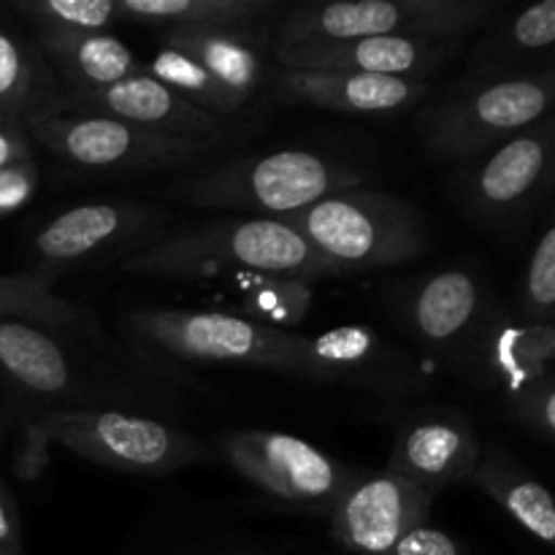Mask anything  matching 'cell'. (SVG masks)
Returning a JSON list of instances; mask_svg holds the SVG:
<instances>
[{
  "instance_id": "cell-1",
  "label": "cell",
  "mask_w": 555,
  "mask_h": 555,
  "mask_svg": "<svg viewBox=\"0 0 555 555\" xmlns=\"http://www.w3.org/2000/svg\"><path fill=\"white\" fill-rule=\"evenodd\" d=\"M122 269L166 280H190L220 269H247L304 285L320 276L339 274V269L331 266L296 228L276 217H225L204 222L130 255Z\"/></svg>"
},
{
  "instance_id": "cell-2",
  "label": "cell",
  "mask_w": 555,
  "mask_h": 555,
  "mask_svg": "<svg viewBox=\"0 0 555 555\" xmlns=\"http://www.w3.org/2000/svg\"><path fill=\"white\" fill-rule=\"evenodd\" d=\"M366 182L361 171L312 150L238 157L177 179L168 193L206 209H242L253 217H285Z\"/></svg>"
},
{
  "instance_id": "cell-3",
  "label": "cell",
  "mask_w": 555,
  "mask_h": 555,
  "mask_svg": "<svg viewBox=\"0 0 555 555\" xmlns=\"http://www.w3.org/2000/svg\"><path fill=\"white\" fill-rule=\"evenodd\" d=\"M276 220L296 228L339 274L410 263L428 242L423 215L410 201L366 188L325 195Z\"/></svg>"
},
{
  "instance_id": "cell-4",
  "label": "cell",
  "mask_w": 555,
  "mask_h": 555,
  "mask_svg": "<svg viewBox=\"0 0 555 555\" xmlns=\"http://www.w3.org/2000/svg\"><path fill=\"white\" fill-rule=\"evenodd\" d=\"M555 70L509 79H469L421 108L423 144L439 160H472L551 114Z\"/></svg>"
},
{
  "instance_id": "cell-5",
  "label": "cell",
  "mask_w": 555,
  "mask_h": 555,
  "mask_svg": "<svg viewBox=\"0 0 555 555\" xmlns=\"http://www.w3.org/2000/svg\"><path fill=\"white\" fill-rule=\"evenodd\" d=\"M493 0H334L296 5L280 22L274 47L356 41V38L412 36L455 38L493 20Z\"/></svg>"
},
{
  "instance_id": "cell-6",
  "label": "cell",
  "mask_w": 555,
  "mask_h": 555,
  "mask_svg": "<svg viewBox=\"0 0 555 555\" xmlns=\"http://www.w3.org/2000/svg\"><path fill=\"white\" fill-rule=\"evenodd\" d=\"M57 442L70 453L128 475H168L206 455L204 444L152 417L114 410H57L27 428L25 461L36 448ZM27 469V466H25Z\"/></svg>"
},
{
  "instance_id": "cell-7",
  "label": "cell",
  "mask_w": 555,
  "mask_h": 555,
  "mask_svg": "<svg viewBox=\"0 0 555 555\" xmlns=\"http://www.w3.org/2000/svg\"><path fill=\"white\" fill-rule=\"evenodd\" d=\"M125 325L135 339L168 356L285 374H296L304 339L258 320L195 309H139Z\"/></svg>"
},
{
  "instance_id": "cell-8",
  "label": "cell",
  "mask_w": 555,
  "mask_h": 555,
  "mask_svg": "<svg viewBox=\"0 0 555 555\" xmlns=\"http://www.w3.org/2000/svg\"><path fill=\"white\" fill-rule=\"evenodd\" d=\"M25 130L30 141L41 144L60 160L103 173L190 166L211 150L201 141L173 139L92 114H49L27 125Z\"/></svg>"
},
{
  "instance_id": "cell-9",
  "label": "cell",
  "mask_w": 555,
  "mask_h": 555,
  "mask_svg": "<svg viewBox=\"0 0 555 555\" xmlns=\"http://www.w3.org/2000/svg\"><path fill=\"white\" fill-rule=\"evenodd\" d=\"M553 146V119L547 114L496 150L472 157V166H464L455 177L461 204L486 225L509 228L551 184Z\"/></svg>"
},
{
  "instance_id": "cell-10",
  "label": "cell",
  "mask_w": 555,
  "mask_h": 555,
  "mask_svg": "<svg viewBox=\"0 0 555 555\" xmlns=\"http://www.w3.org/2000/svg\"><path fill=\"white\" fill-rule=\"evenodd\" d=\"M228 464L271 496L331 513L352 472L304 439L282 431H236L222 442Z\"/></svg>"
},
{
  "instance_id": "cell-11",
  "label": "cell",
  "mask_w": 555,
  "mask_h": 555,
  "mask_svg": "<svg viewBox=\"0 0 555 555\" xmlns=\"http://www.w3.org/2000/svg\"><path fill=\"white\" fill-rule=\"evenodd\" d=\"M434 493L393 472L352 475L331 507V534L358 555H388L396 542L426 524Z\"/></svg>"
},
{
  "instance_id": "cell-12",
  "label": "cell",
  "mask_w": 555,
  "mask_h": 555,
  "mask_svg": "<svg viewBox=\"0 0 555 555\" xmlns=\"http://www.w3.org/2000/svg\"><path fill=\"white\" fill-rule=\"evenodd\" d=\"M455 38L379 36L356 41L307 43V47H274L282 70H325V74H372L396 79L426 81L434 70L461 52Z\"/></svg>"
},
{
  "instance_id": "cell-13",
  "label": "cell",
  "mask_w": 555,
  "mask_h": 555,
  "mask_svg": "<svg viewBox=\"0 0 555 555\" xmlns=\"http://www.w3.org/2000/svg\"><path fill=\"white\" fill-rule=\"evenodd\" d=\"M493 309L491 287L469 269H444L426 276L404 304L412 336L455 361L469 358Z\"/></svg>"
},
{
  "instance_id": "cell-14",
  "label": "cell",
  "mask_w": 555,
  "mask_h": 555,
  "mask_svg": "<svg viewBox=\"0 0 555 555\" xmlns=\"http://www.w3.org/2000/svg\"><path fill=\"white\" fill-rule=\"evenodd\" d=\"M92 114V117L119 119L152 133L173 135V139L201 141L215 146L225 139L228 128L222 119L211 117L204 108L193 106L177 92L168 90L150 74L108 85L103 90L65 92L60 114Z\"/></svg>"
},
{
  "instance_id": "cell-15",
  "label": "cell",
  "mask_w": 555,
  "mask_h": 555,
  "mask_svg": "<svg viewBox=\"0 0 555 555\" xmlns=\"http://www.w3.org/2000/svg\"><path fill=\"white\" fill-rule=\"evenodd\" d=\"M480 437L461 412L410 417L396 434L385 469L437 496L442 488L469 482L480 461Z\"/></svg>"
},
{
  "instance_id": "cell-16",
  "label": "cell",
  "mask_w": 555,
  "mask_h": 555,
  "mask_svg": "<svg viewBox=\"0 0 555 555\" xmlns=\"http://www.w3.org/2000/svg\"><path fill=\"white\" fill-rule=\"evenodd\" d=\"M412 363L366 325H339L320 336H304L296 377L345 383L361 388H406Z\"/></svg>"
},
{
  "instance_id": "cell-17",
  "label": "cell",
  "mask_w": 555,
  "mask_h": 555,
  "mask_svg": "<svg viewBox=\"0 0 555 555\" xmlns=\"http://www.w3.org/2000/svg\"><path fill=\"white\" fill-rule=\"evenodd\" d=\"M553 358V323H526L496 307L482 334L477 336L466 363L480 369L488 383L502 390L507 406H513L537 383L555 374Z\"/></svg>"
},
{
  "instance_id": "cell-18",
  "label": "cell",
  "mask_w": 555,
  "mask_h": 555,
  "mask_svg": "<svg viewBox=\"0 0 555 555\" xmlns=\"http://www.w3.org/2000/svg\"><path fill=\"white\" fill-rule=\"evenodd\" d=\"M152 209L133 204H81L49 220L33 236V253L38 271L52 274L54 269L85 263L125 238L139 236L152 222Z\"/></svg>"
},
{
  "instance_id": "cell-19",
  "label": "cell",
  "mask_w": 555,
  "mask_h": 555,
  "mask_svg": "<svg viewBox=\"0 0 555 555\" xmlns=\"http://www.w3.org/2000/svg\"><path fill=\"white\" fill-rule=\"evenodd\" d=\"M276 87L291 101L339 114H396L417 106L431 92L428 81L372 74L282 70Z\"/></svg>"
},
{
  "instance_id": "cell-20",
  "label": "cell",
  "mask_w": 555,
  "mask_h": 555,
  "mask_svg": "<svg viewBox=\"0 0 555 555\" xmlns=\"http://www.w3.org/2000/svg\"><path fill=\"white\" fill-rule=\"evenodd\" d=\"M163 47L188 54L220 85L244 101L258 92L266 68L269 33L258 27H171L163 33Z\"/></svg>"
},
{
  "instance_id": "cell-21",
  "label": "cell",
  "mask_w": 555,
  "mask_h": 555,
  "mask_svg": "<svg viewBox=\"0 0 555 555\" xmlns=\"http://www.w3.org/2000/svg\"><path fill=\"white\" fill-rule=\"evenodd\" d=\"M36 47L65 92L103 90L146 74L144 63L112 33H38Z\"/></svg>"
},
{
  "instance_id": "cell-22",
  "label": "cell",
  "mask_w": 555,
  "mask_h": 555,
  "mask_svg": "<svg viewBox=\"0 0 555 555\" xmlns=\"http://www.w3.org/2000/svg\"><path fill=\"white\" fill-rule=\"evenodd\" d=\"M555 47V0H540L502 22L472 54L469 79H509L551 70Z\"/></svg>"
},
{
  "instance_id": "cell-23",
  "label": "cell",
  "mask_w": 555,
  "mask_h": 555,
  "mask_svg": "<svg viewBox=\"0 0 555 555\" xmlns=\"http://www.w3.org/2000/svg\"><path fill=\"white\" fill-rule=\"evenodd\" d=\"M0 377L30 396H63L76 385L63 341L52 328L25 320H0Z\"/></svg>"
},
{
  "instance_id": "cell-24",
  "label": "cell",
  "mask_w": 555,
  "mask_h": 555,
  "mask_svg": "<svg viewBox=\"0 0 555 555\" xmlns=\"http://www.w3.org/2000/svg\"><path fill=\"white\" fill-rule=\"evenodd\" d=\"M65 90L36 41L0 27V114L30 125L36 119L60 114Z\"/></svg>"
},
{
  "instance_id": "cell-25",
  "label": "cell",
  "mask_w": 555,
  "mask_h": 555,
  "mask_svg": "<svg viewBox=\"0 0 555 555\" xmlns=\"http://www.w3.org/2000/svg\"><path fill=\"white\" fill-rule=\"evenodd\" d=\"M472 482L542 545H555V507L551 491L504 450L496 448L491 453H480Z\"/></svg>"
},
{
  "instance_id": "cell-26",
  "label": "cell",
  "mask_w": 555,
  "mask_h": 555,
  "mask_svg": "<svg viewBox=\"0 0 555 555\" xmlns=\"http://www.w3.org/2000/svg\"><path fill=\"white\" fill-rule=\"evenodd\" d=\"M280 11L274 0H119V22L171 27H258Z\"/></svg>"
},
{
  "instance_id": "cell-27",
  "label": "cell",
  "mask_w": 555,
  "mask_h": 555,
  "mask_svg": "<svg viewBox=\"0 0 555 555\" xmlns=\"http://www.w3.org/2000/svg\"><path fill=\"white\" fill-rule=\"evenodd\" d=\"M141 63H144V70L152 79H157L168 90L177 92L179 98H184L193 106L204 108V112H209L217 119L233 117V114H238L249 103L233 90H228L225 85H220L193 57H188V54L177 52L171 47H163V43L155 49V54L150 60H141Z\"/></svg>"
},
{
  "instance_id": "cell-28",
  "label": "cell",
  "mask_w": 555,
  "mask_h": 555,
  "mask_svg": "<svg viewBox=\"0 0 555 555\" xmlns=\"http://www.w3.org/2000/svg\"><path fill=\"white\" fill-rule=\"evenodd\" d=\"M52 274L25 271L0 274V320H25L43 328H65L79 320V309L52 291Z\"/></svg>"
},
{
  "instance_id": "cell-29",
  "label": "cell",
  "mask_w": 555,
  "mask_h": 555,
  "mask_svg": "<svg viewBox=\"0 0 555 555\" xmlns=\"http://www.w3.org/2000/svg\"><path fill=\"white\" fill-rule=\"evenodd\" d=\"M14 9L38 33H108L119 25V0H20Z\"/></svg>"
},
{
  "instance_id": "cell-30",
  "label": "cell",
  "mask_w": 555,
  "mask_h": 555,
  "mask_svg": "<svg viewBox=\"0 0 555 555\" xmlns=\"http://www.w3.org/2000/svg\"><path fill=\"white\" fill-rule=\"evenodd\" d=\"M555 314V228L547 222L531 253L520 293V320L553 323Z\"/></svg>"
},
{
  "instance_id": "cell-31",
  "label": "cell",
  "mask_w": 555,
  "mask_h": 555,
  "mask_svg": "<svg viewBox=\"0 0 555 555\" xmlns=\"http://www.w3.org/2000/svg\"><path fill=\"white\" fill-rule=\"evenodd\" d=\"M515 421L534 437L553 442L555 437V374L537 383L526 396H520L513 406H509Z\"/></svg>"
},
{
  "instance_id": "cell-32",
  "label": "cell",
  "mask_w": 555,
  "mask_h": 555,
  "mask_svg": "<svg viewBox=\"0 0 555 555\" xmlns=\"http://www.w3.org/2000/svg\"><path fill=\"white\" fill-rule=\"evenodd\" d=\"M38 166L36 160L25 166L0 168V217L20 211L38 190Z\"/></svg>"
},
{
  "instance_id": "cell-33",
  "label": "cell",
  "mask_w": 555,
  "mask_h": 555,
  "mask_svg": "<svg viewBox=\"0 0 555 555\" xmlns=\"http://www.w3.org/2000/svg\"><path fill=\"white\" fill-rule=\"evenodd\" d=\"M388 555H466V553L464 547L448 534V531L434 529V526L428 524H421L412 531H406Z\"/></svg>"
},
{
  "instance_id": "cell-34",
  "label": "cell",
  "mask_w": 555,
  "mask_h": 555,
  "mask_svg": "<svg viewBox=\"0 0 555 555\" xmlns=\"http://www.w3.org/2000/svg\"><path fill=\"white\" fill-rule=\"evenodd\" d=\"M33 163V141L25 125L0 114V168H14Z\"/></svg>"
},
{
  "instance_id": "cell-35",
  "label": "cell",
  "mask_w": 555,
  "mask_h": 555,
  "mask_svg": "<svg viewBox=\"0 0 555 555\" xmlns=\"http://www.w3.org/2000/svg\"><path fill=\"white\" fill-rule=\"evenodd\" d=\"M0 555H25L22 547V524L20 507L14 493L0 480Z\"/></svg>"
}]
</instances>
